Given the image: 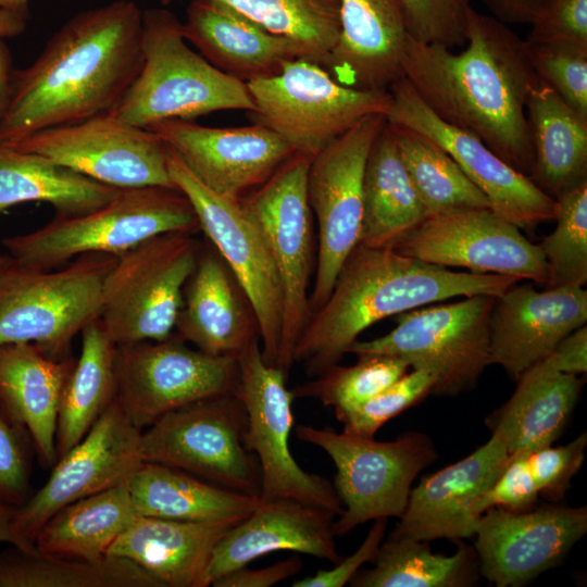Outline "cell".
Returning a JSON list of instances; mask_svg holds the SVG:
<instances>
[{
    "label": "cell",
    "mask_w": 587,
    "mask_h": 587,
    "mask_svg": "<svg viewBox=\"0 0 587 587\" xmlns=\"http://www.w3.org/2000/svg\"><path fill=\"white\" fill-rule=\"evenodd\" d=\"M460 52L410 38L403 77L445 122L478 137L530 176L534 151L526 105L540 79L525 40L505 23L470 9Z\"/></svg>",
    "instance_id": "6da1fadb"
},
{
    "label": "cell",
    "mask_w": 587,
    "mask_h": 587,
    "mask_svg": "<svg viewBox=\"0 0 587 587\" xmlns=\"http://www.w3.org/2000/svg\"><path fill=\"white\" fill-rule=\"evenodd\" d=\"M141 23L142 10L133 0L67 20L32 65L14 71L0 145L113 112L142 64Z\"/></svg>",
    "instance_id": "7a4b0ae2"
},
{
    "label": "cell",
    "mask_w": 587,
    "mask_h": 587,
    "mask_svg": "<svg viewBox=\"0 0 587 587\" xmlns=\"http://www.w3.org/2000/svg\"><path fill=\"white\" fill-rule=\"evenodd\" d=\"M521 279L455 272L391 248L358 245L344 262L326 301L310 315L294 351L317 376L338 364L359 335L386 317L454 297H498Z\"/></svg>",
    "instance_id": "3957f363"
},
{
    "label": "cell",
    "mask_w": 587,
    "mask_h": 587,
    "mask_svg": "<svg viewBox=\"0 0 587 587\" xmlns=\"http://www.w3.org/2000/svg\"><path fill=\"white\" fill-rule=\"evenodd\" d=\"M141 48L140 71L111 112L121 120L149 128L216 111H253L247 84L193 51L183 35L182 22L171 11H142Z\"/></svg>",
    "instance_id": "277c9868"
},
{
    "label": "cell",
    "mask_w": 587,
    "mask_h": 587,
    "mask_svg": "<svg viewBox=\"0 0 587 587\" xmlns=\"http://www.w3.org/2000/svg\"><path fill=\"white\" fill-rule=\"evenodd\" d=\"M198 217L176 187L123 188L105 204L84 214L58 216L43 226L2 240L17 264L51 270L85 253L118 257L168 232L198 233Z\"/></svg>",
    "instance_id": "5b68a950"
},
{
    "label": "cell",
    "mask_w": 587,
    "mask_h": 587,
    "mask_svg": "<svg viewBox=\"0 0 587 587\" xmlns=\"http://www.w3.org/2000/svg\"><path fill=\"white\" fill-rule=\"evenodd\" d=\"M116 258L85 253L51 270L10 258L0 267V345L29 342L70 357L72 340L100 316L103 282Z\"/></svg>",
    "instance_id": "8992f818"
},
{
    "label": "cell",
    "mask_w": 587,
    "mask_h": 587,
    "mask_svg": "<svg viewBox=\"0 0 587 587\" xmlns=\"http://www.w3.org/2000/svg\"><path fill=\"white\" fill-rule=\"evenodd\" d=\"M296 436L325 451L336 467L333 486L344 510L333 523L335 536L376 519H399L414 479L437 457L432 439L417 432L377 441L300 424Z\"/></svg>",
    "instance_id": "52a82bcc"
},
{
    "label": "cell",
    "mask_w": 587,
    "mask_h": 587,
    "mask_svg": "<svg viewBox=\"0 0 587 587\" xmlns=\"http://www.w3.org/2000/svg\"><path fill=\"white\" fill-rule=\"evenodd\" d=\"M200 247L192 233L168 232L116 258L103 282L99 316L116 346L163 340L174 334Z\"/></svg>",
    "instance_id": "ba28073f"
},
{
    "label": "cell",
    "mask_w": 587,
    "mask_h": 587,
    "mask_svg": "<svg viewBox=\"0 0 587 587\" xmlns=\"http://www.w3.org/2000/svg\"><path fill=\"white\" fill-rule=\"evenodd\" d=\"M495 297L474 295L455 302L415 308L396 315L397 326L372 340H355L347 353L385 354L436 379L433 394L469 391L491 363L490 314Z\"/></svg>",
    "instance_id": "9c48e42d"
},
{
    "label": "cell",
    "mask_w": 587,
    "mask_h": 587,
    "mask_svg": "<svg viewBox=\"0 0 587 587\" xmlns=\"http://www.w3.org/2000/svg\"><path fill=\"white\" fill-rule=\"evenodd\" d=\"M246 84L253 122L311 159L363 117L386 116L391 103L389 91L344 86L322 65L300 58L285 62L273 76Z\"/></svg>",
    "instance_id": "30bf717a"
},
{
    "label": "cell",
    "mask_w": 587,
    "mask_h": 587,
    "mask_svg": "<svg viewBox=\"0 0 587 587\" xmlns=\"http://www.w3.org/2000/svg\"><path fill=\"white\" fill-rule=\"evenodd\" d=\"M246 432V410L235 392L214 396L175 409L142 429L140 458L259 497L260 469Z\"/></svg>",
    "instance_id": "8fae6325"
},
{
    "label": "cell",
    "mask_w": 587,
    "mask_h": 587,
    "mask_svg": "<svg viewBox=\"0 0 587 587\" xmlns=\"http://www.w3.org/2000/svg\"><path fill=\"white\" fill-rule=\"evenodd\" d=\"M311 158L294 153L241 203L255 223L276 267L283 295V330L277 367L295 364L294 351L310 317L313 213L307 179Z\"/></svg>",
    "instance_id": "7c38bea8"
},
{
    "label": "cell",
    "mask_w": 587,
    "mask_h": 587,
    "mask_svg": "<svg viewBox=\"0 0 587 587\" xmlns=\"http://www.w3.org/2000/svg\"><path fill=\"white\" fill-rule=\"evenodd\" d=\"M237 365L234 392L246 410V442L260 469L259 498L291 499L340 515L344 508L333 484L305 472L289 449L295 397L286 386L287 373L263 360L260 340L237 357Z\"/></svg>",
    "instance_id": "4fadbf2b"
},
{
    "label": "cell",
    "mask_w": 587,
    "mask_h": 587,
    "mask_svg": "<svg viewBox=\"0 0 587 587\" xmlns=\"http://www.w3.org/2000/svg\"><path fill=\"white\" fill-rule=\"evenodd\" d=\"M237 359L191 348L175 333L116 346L115 400L140 430L192 402L235 391Z\"/></svg>",
    "instance_id": "5bb4252c"
},
{
    "label": "cell",
    "mask_w": 587,
    "mask_h": 587,
    "mask_svg": "<svg viewBox=\"0 0 587 587\" xmlns=\"http://www.w3.org/2000/svg\"><path fill=\"white\" fill-rule=\"evenodd\" d=\"M386 116L363 117L310 161L308 199L317 224V257L310 315L328 298L337 275L359 245L366 159Z\"/></svg>",
    "instance_id": "9a60e30c"
},
{
    "label": "cell",
    "mask_w": 587,
    "mask_h": 587,
    "mask_svg": "<svg viewBox=\"0 0 587 587\" xmlns=\"http://www.w3.org/2000/svg\"><path fill=\"white\" fill-rule=\"evenodd\" d=\"M167 149L173 184L187 197L200 230L248 296L258 319L262 358L277 366L283 330L282 286L260 230L240 200L208 188Z\"/></svg>",
    "instance_id": "2e32d148"
},
{
    "label": "cell",
    "mask_w": 587,
    "mask_h": 587,
    "mask_svg": "<svg viewBox=\"0 0 587 587\" xmlns=\"http://www.w3.org/2000/svg\"><path fill=\"white\" fill-rule=\"evenodd\" d=\"M5 147L40 154L121 189L175 187L168 173V149L161 138L112 113L47 128Z\"/></svg>",
    "instance_id": "e0dca14e"
},
{
    "label": "cell",
    "mask_w": 587,
    "mask_h": 587,
    "mask_svg": "<svg viewBox=\"0 0 587 587\" xmlns=\"http://www.w3.org/2000/svg\"><path fill=\"white\" fill-rule=\"evenodd\" d=\"M140 435L114 400L86 436L58 459L46 483L16 508L14 546L34 548L37 532L59 510L126 482L142 461Z\"/></svg>",
    "instance_id": "ac0fdd59"
},
{
    "label": "cell",
    "mask_w": 587,
    "mask_h": 587,
    "mask_svg": "<svg viewBox=\"0 0 587 587\" xmlns=\"http://www.w3.org/2000/svg\"><path fill=\"white\" fill-rule=\"evenodd\" d=\"M388 123L414 130L440 146L487 197L490 208L521 229L554 218L557 200L542 191L475 135L435 114L401 77L389 89Z\"/></svg>",
    "instance_id": "d6986e66"
},
{
    "label": "cell",
    "mask_w": 587,
    "mask_h": 587,
    "mask_svg": "<svg viewBox=\"0 0 587 587\" xmlns=\"http://www.w3.org/2000/svg\"><path fill=\"white\" fill-rule=\"evenodd\" d=\"M442 267L499 274L545 285L547 266L539 245L490 208L426 217L395 248Z\"/></svg>",
    "instance_id": "ffe728a7"
},
{
    "label": "cell",
    "mask_w": 587,
    "mask_h": 587,
    "mask_svg": "<svg viewBox=\"0 0 587 587\" xmlns=\"http://www.w3.org/2000/svg\"><path fill=\"white\" fill-rule=\"evenodd\" d=\"M587 532V508H491L478 517L479 573L497 587H517L558 565Z\"/></svg>",
    "instance_id": "44dd1931"
},
{
    "label": "cell",
    "mask_w": 587,
    "mask_h": 587,
    "mask_svg": "<svg viewBox=\"0 0 587 587\" xmlns=\"http://www.w3.org/2000/svg\"><path fill=\"white\" fill-rule=\"evenodd\" d=\"M147 129L203 185L237 200L267 180L295 153L279 135L259 123L209 127L192 120H167Z\"/></svg>",
    "instance_id": "7402d4cb"
},
{
    "label": "cell",
    "mask_w": 587,
    "mask_h": 587,
    "mask_svg": "<svg viewBox=\"0 0 587 587\" xmlns=\"http://www.w3.org/2000/svg\"><path fill=\"white\" fill-rule=\"evenodd\" d=\"M587 323V291L567 286L537 290L515 283L495 297L490 314L491 363L516 380Z\"/></svg>",
    "instance_id": "603a6c76"
},
{
    "label": "cell",
    "mask_w": 587,
    "mask_h": 587,
    "mask_svg": "<svg viewBox=\"0 0 587 587\" xmlns=\"http://www.w3.org/2000/svg\"><path fill=\"white\" fill-rule=\"evenodd\" d=\"M510 459L496 434L467 457L421 479L411 489L400 522L389 536L429 542L461 541L475 535L477 499L501 474Z\"/></svg>",
    "instance_id": "cb8c5ba5"
},
{
    "label": "cell",
    "mask_w": 587,
    "mask_h": 587,
    "mask_svg": "<svg viewBox=\"0 0 587 587\" xmlns=\"http://www.w3.org/2000/svg\"><path fill=\"white\" fill-rule=\"evenodd\" d=\"M335 517L328 510L291 499H260L255 509L232 526L214 547L204 576L205 587L275 551H292L336 564L341 557L333 532Z\"/></svg>",
    "instance_id": "d4e9b609"
},
{
    "label": "cell",
    "mask_w": 587,
    "mask_h": 587,
    "mask_svg": "<svg viewBox=\"0 0 587 587\" xmlns=\"http://www.w3.org/2000/svg\"><path fill=\"white\" fill-rule=\"evenodd\" d=\"M174 333L214 357H237L260 340L254 309L245 290L209 242L200 247L185 284Z\"/></svg>",
    "instance_id": "484cf974"
},
{
    "label": "cell",
    "mask_w": 587,
    "mask_h": 587,
    "mask_svg": "<svg viewBox=\"0 0 587 587\" xmlns=\"http://www.w3.org/2000/svg\"><path fill=\"white\" fill-rule=\"evenodd\" d=\"M411 38L397 0H339V34L324 67L339 84L389 91Z\"/></svg>",
    "instance_id": "4316f807"
},
{
    "label": "cell",
    "mask_w": 587,
    "mask_h": 587,
    "mask_svg": "<svg viewBox=\"0 0 587 587\" xmlns=\"http://www.w3.org/2000/svg\"><path fill=\"white\" fill-rule=\"evenodd\" d=\"M182 29L208 62L243 83L273 76L299 58L288 39L218 0H192Z\"/></svg>",
    "instance_id": "83f0119b"
},
{
    "label": "cell",
    "mask_w": 587,
    "mask_h": 587,
    "mask_svg": "<svg viewBox=\"0 0 587 587\" xmlns=\"http://www.w3.org/2000/svg\"><path fill=\"white\" fill-rule=\"evenodd\" d=\"M74 363L71 355L54 358L34 344L0 345V404L47 469L58 461V413Z\"/></svg>",
    "instance_id": "f1b7e54d"
},
{
    "label": "cell",
    "mask_w": 587,
    "mask_h": 587,
    "mask_svg": "<svg viewBox=\"0 0 587 587\" xmlns=\"http://www.w3.org/2000/svg\"><path fill=\"white\" fill-rule=\"evenodd\" d=\"M235 524L139 515L114 541L108 555L134 562L163 587H205L213 549Z\"/></svg>",
    "instance_id": "f546056e"
},
{
    "label": "cell",
    "mask_w": 587,
    "mask_h": 587,
    "mask_svg": "<svg viewBox=\"0 0 587 587\" xmlns=\"http://www.w3.org/2000/svg\"><path fill=\"white\" fill-rule=\"evenodd\" d=\"M516 383L510 399L486 420L510 455L552 445L564 430L584 385L579 376L560 372L550 354Z\"/></svg>",
    "instance_id": "4dcf8cb0"
},
{
    "label": "cell",
    "mask_w": 587,
    "mask_h": 587,
    "mask_svg": "<svg viewBox=\"0 0 587 587\" xmlns=\"http://www.w3.org/2000/svg\"><path fill=\"white\" fill-rule=\"evenodd\" d=\"M125 484L141 516L238 523L260 502L158 462L141 461Z\"/></svg>",
    "instance_id": "1f68e13d"
},
{
    "label": "cell",
    "mask_w": 587,
    "mask_h": 587,
    "mask_svg": "<svg viewBox=\"0 0 587 587\" xmlns=\"http://www.w3.org/2000/svg\"><path fill=\"white\" fill-rule=\"evenodd\" d=\"M359 245L394 249L426 217L387 121L370 149L363 174Z\"/></svg>",
    "instance_id": "d6a6232c"
},
{
    "label": "cell",
    "mask_w": 587,
    "mask_h": 587,
    "mask_svg": "<svg viewBox=\"0 0 587 587\" xmlns=\"http://www.w3.org/2000/svg\"><path fill=\"white\" fill-rule=\"evenodd\" d=\"M526 115L534 151L529 178L553 199L587 182V118L541 80Z\"/></svg>",
    "instance_id": "836d02e7"
},
{
    "label": "cell",
    "mask_w": 587,
    "mask_h": 587,
    "mask_svg": "<svg viewBox=\"0 0 587 587\" xmlns=\"http://www.w3.org/2000/svg\"><path fill=\"white\" fill-rule=\"evenodd\" d=\"M121 188L96 182L40 154L0 145V214L25 202H46L58 216L90 212Z\"/></svg>",
    "instance_id": "e575fe53"
},
{
    "label": "cell",
    "mask_w": 587,
    "mask_h": 587,
    "mask_svg": "<svg viewBox=\"0 0 587 587\" xmlns=\"http://www.w3.org/2000/svg\"><path fill=\"white\" fill-rule=\"evenodd\" d=\"M138 516L124 482L59 510L39 528L34 547L52 555L101 560Z\"/></svg>",
    "instance_id": "d590c367"
},
{
    "label": "cell",
    "mask_w": 587,
    "mask_h": 587,
    "mask_svg": "<svg viewBox=\"0 0 587 587\" xmlns=\"http://www.w3.org/2000/svg\"><path fill=\"white\" fill-rule=\"evenodd\" d=\"M82 347L64 387L57 424L58 459L77 445L115 400L116 344L99 319L80 333Z\"/></svg>",
    "instance_id": "8d00e7d4"
},
{
    "label": "cell",
    "mask_w": 587,
    "mask_h": 587,
    "mask_svg": "<svg viewBox=\"0 0 587 587\" xmlns=\"http://www.w3.org/2000/svg\"><path fill=\"white\" fill-rule=\"evenodd\" d=\"M0 587H163L134 562L79 560L10 546L0 552Z\"/></svg>",
    "instance_id": "74e56055"
},
{
    "label": "cell",
    "mask_w": 587,
    "mask_h": 587,
    "mask_svg": "<svg viewBox=\"0 0 587 587\" xmlns=\"http://www.w3.org/2000/svg\"><path fill=\"white\" fill-rule=\"evenodd\" d=\"M372 569L359 570L352 587H466L477 578L474 548L463 542L450 555L433 553L428 542L392 537L382 542Z\"/></svg>",
    "instance_id": "f35d334b"
},
{
    "label": "cell",
    "mask_w": 587,
    "mask_h": 587,
    "mask_svg": "<svg viewBox=\"0 0 587 587\" xmlns=\"http://www.w3.org/2000/svg\"><path fill=\"white\" fill-rule=\"evenodd\" d=\"M388 124L427 217L490 208L487 197L440 146L414 130Z\"/></svg>",
    "instance_id": "ab89813d"
},
{
    "label": "cell",
    "mask_w": 587,
    "mask_h": 587,
    "mask_svg": "<svg viewBox=\"0 0 587 587\" xmlns=\"http://www.w3.org/2000/svg\"><path fill=\"white\" fill-rule=\"evenodd\" d=\"M167 5L175 0H160ZM295 45L324 67L339 34V0H218Z\"/></svg>",
    "instance_id": "60d3db41"
},
{
    "label": "cell",
    "mask_w": 587,
    "mask_h": 587,
    "mask_svg": "<svg viewBox=\"0 0 587 587\" xmlns=\"http://www.w3.org/2000/svg\"><path fill=\"white\" fill-rule=\"evenodd\" d=\"M410 366L397 357L358 355L351 366L335 364L291 390L295 398H313L333 407L336 419L365 402L403 376Z\"/></svg>",
    "instance_id": "b9f144b4"
},
{
    "label": "cell",
    "mask_w": 587,
    "mask_h": 587,
    "mask_svg": "<svg viewBox=\"0 0 587 587\" xmlns=\"http://www.w3.org/2000/svg\"><path fill=\"white\" fill-rule=\"evenodd\" d=\"M557 225L539 243L547 266L546 288L587 283V182L557 199Z\"/></svg>",
    "instance_id": "7bdbcfd3"
},
{
    "label": "cell",
    "mask_w": 587,
    "mask_h": 587,
    "mask_svg": "<svg viewBox=\"0 0 587 587\" xmlns=\"http://www.w3.org/2000/svg\"><path fill=\"white\" fill-rule=\"evenodd\" d=\"M436 379L428 371L412 369L391 385L341 415L344 433L374 438L388 421L433 394Z\"/></svg>",
    "instance_id": "ee69618b"
},
{
    "label": "cell",
    "mask_w": 587,
    "mask_h": 587,
    "mask_svg": "<svg viewBox=\"0 0 587 587\" xmlns=\"http://www.w3.org/2000/svg\"><path fill=\"white\" fill-rule=\"evenodd\" d=\"M527 49L539 79L587 118V47L542 43Z\"/></svg>",
    "instance_id": "f6af8a7d"
},
{
    "label": "cell",
    "mask_w": 587,
    "mask_h": 587,
    "mask_svg": "<svg viewBox=\"0 0 587 587\" xmlns=\"http://www.w3.org/2000/svg\"><path fill=\"white\" fill-rule=\"evenodd\" d=\"M411 37L448 48L465 45L470 0H397Z\"/></svg>",
    "instance_id": "bcb514c9"
},
{
    "label": "cell",
    "mask_w": 587,
    "mask_h": 587,
    "mask_svg": "<svg viewBox=\"0 0 587 587\" xmlns=\"http://www.w3.org/2000/svg\"><path fill=\"white\" fill-rule=\"evenodd\" d=\"M587 446L586 433L565 446H546L528 454V463L539 495L558 501L564 498L579 471Z\"/></svg>",
    "instance_id": "7dc6e473"
},
{
    "label": "cell",
    "mask_w": 587,
    "mask_h": 587,
    "mask_svg": "<svg viewBox=\"0 0 587 587\" xmlns=\"http://www.w3.org/2000/svg\"><path fill=\"white\" fill-rule=\"evenodd\" d=\"M529 25L527 45L587 47V0H550Z\"/></svg>",
    "instance_id": "c3c4849f"
},
{
    "label": "cell",
    "mask_w": 587,
    "mask_h": 587,
    "mask_svg": "<svg viewBox=\"0 0 587 587\" xmlns=\"http://www.w3.org/2000/svg\"><path fill=\"white\" fill-rule=\"evenodd\" d=\"M24 434L0 404V500L14 507L29 497L30 464Z\"/></svg>",
    "instance_id": "681fc988"
},
{
    "label": "cell",
    "mask_w": 587,
    "mask_h": 587,
    "mask_svg": "<svg viewBox=\"0 0 587 587\" xmlns=\"http://www.w3.org/2000/svg\"><path fill=\"white\" fill-rule=\"evenodd\" d=\"M538 497L528 454H513L496 482L475 502L474 514L479 517L491 508L528 510L534 507Z\"/></svg>",
    "instance_id": "f907efd6"
},
{
    "label": "cell",
    "mask_w": 587,
    "mask_h": 587,
    "mask_svg": "<svg viewBox=\"0 0 587 587\" xmlns=\"http://www.w3.org/2000/svg\"><path fill=\"white\" fill-rule=\"evenodd\" d=\"M387 519L374 520L366 537L349 557L341 558L329 570H319L312 576L295 580L292 587H342L366 562H373L384 540Z\"/></svg>",
    "instance_id": "816d5d0a"
},
{
    "label": "cell",
    "mask_w": 587,
    "mask_h": 587,
    "mask_svg": "<svg viewBox=\"0 0 587 587\" xmlns=\"http://www.w3.org/2000/svg\"><path fill=\"white\" fill-rule=\"evenodd\" d=\"M303 567L299 557H292L262 569L247 566L216 579L213 587H271L297 574Z\"/></svg>",
    "instance_id": "f5cc1de1"
},
{
    "label": "cell",
    "mask_w": 587,
    "mask_h": 587,
    "mask_svg": "<svg viewBox=\"0 0 587 587\" xmlns=\"http://www.w3.org/2000/svg\"><path fill=\"white\" fill-rule=\"evenodd\" d=\"M555 367L565 374L579 376L587 372V326L565 336L550 353Z\"/></svg>",
    "instance_id": "db71d44e"
},
{
    "label": "cell",
    "mask_w": 587,
    "mask_h": 587,
    "mask_svg": "<svg viewBox=\"0 0 587 587\" xmlns=\"http://www.w3.org/2000/svg\"><path fill=\"white\" fill-rule=\"evenodd\" d=\"M503 23L530 24L550 0H483Z\"/></svg>",
    "instance_id": "11a10c76"
},
{
    "label": "cell",
    "mask_w": 587,
    "mask_h": 587,
    "mask_svg": "<svg viewBox=\"0 0 587 587\" xmlns=\"http://www.w3.org/2000/svg\"><path fill=\"white\" fill-rule=\"evenodd\" d=\"M13 75L11 53L4 39H0V120L9 101Z\"/></svg>",
    "instance_id": "9f6ffc18"
},
{
    "label": "cell",
    "mask_w": 587,
    "mask_h": 587,
    "mask_svg": "<svg viewBox=\"0 0 587 587\" xmlns=\"http://www.w3.org/2000/svg\"><path fill=\"white\" fill-rule=\"evenodd\" d=\"M27 17L0 8V39L22 34L25 30Z\"/></svg>",
    "instance_id": "6f0895ef"
},
{
    "label": "cell",
    "mask_w": 587,
    "mask_h": 587,
    "mask_svg": "<svg viewBox=\"0 0 587 587\" xmlns=\"http://www.w3.org/2000/svg\"><path fill=\"white\" fill-rule=\"evenodd\" d=\"M16 508L0 500V544L15 545L13 519Z\"/></svg>",
    "instance_id": "680465c9"
},
{
    "label": "cell",
    "mask_w": 587,
    "mask_h": 587,
    "mask_svg": "<svg viewBox=\"0 0 587 587\" xmlns=\"http://www.w3.org/2000/svg\"><path fill=\"white\" fill-rule=\"evenodd\" d=\"M29 0H0V8L28 16Z\"/></svg>",
    "instance_id": "91938a15"
},
{
    "label": "cell",
    "mask_w": 587,
    "mask_h": 587,
    "mask_svg": "<svg viewBox=\"0 0 587 587\" xmlns=\"http://www.w3.org/2000/svg\"><path fill=\"white\" fill-rule=\"evenodd\" d=\"M9 261H10V257H9V255H3V254L0 252V267H2L3 265H5Z\"/></svg>",
    "instance_id": "94428289"
}]
</instances>
